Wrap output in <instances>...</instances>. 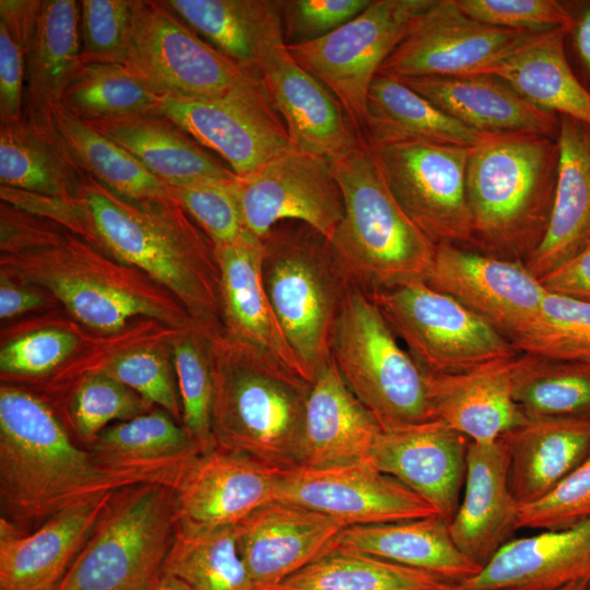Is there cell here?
<instances>
[{
    "instance_id": "obj_22",
    "label": "cell",
    "mask_w": 590,
    "mask_h": 590,
    "mask_svg": "<svg viewBox=\"0 0 590 590\" xmlns=\"http://www.w3.org/2000/svg\"><path fill=\"white\" fill-rule=\"evenodd\" d=\"M281 472L221 449L201 453L175 487L178 521L200 527L236 526L275 500Z\"/></svg>"
},
{
    "instance_id": "obj_1",
    "label": "cell",
    "mask_w": 590,
    "mask_h": 590,
    "mask_svg": "<svg viewBox=\"0 0 590 590\" xmlns=\"http://www.w3.org/2000/svg\"><path fill=\"white\" fill-rule=\"evenodd\" d=\"M0 231V271L47 292L92 330L115 333L139 317L172 331L198 328L166 288L51 220L1 202Z\"/></svg>"
},
{
    "instance_id": "obj_28",
    "label": "cell",
    "mask_w": 590,
    "mask_h": 590,
    "mask_svg": "<svg viewBox=\"0 0 590 590\" xmlns=\"http://www.w3.org/2000/svg\"><path fill=\"white\" fill-rule=\"evenodd\" d=\"M398 80L474 130L486 133H533L557 139L559 116L529 103L510 85L492 74Z\"/></svg>"
},
{
    "instance_id": "obj_56",
    "label": "cell",
    "mask_w": 590,
    "mask_h": 590,
    "mask_svg": "<svg viewBox=\"0 0 590 590\" xmlns=\"http://www.w3.org/2000/svg\"><path fill=\"white\" fill-rule=\"evenodd\" d=\"M550 293L590 304V243L575 257L540 279Z\"/></svg>"
},
{
    "instance_id": "obj_8",
    "label": "cell",
    "mask_w": 590,
    "mask_h": 590,
    "mask_svg": "<svg viewBox=\"0 0 590 590\" xmlns=\"http://www.w3.org/2000/svg\"><path fill=\"white\" fill-rule=\"evenodd\" d=\"M178 522L175 488L114 492L56 590H148L162 575Z\"/></svg>"
},
{
    "instance_id": "obj_27",
    "label": "cell",
    "mask_w": 590,
    "mask_h": 590,
    "mask_svg": "<svg viewBox=\"0 0 590 590\" xmlns=\"http://www.w3.org/2000/svg\"><path fill=\"white\" fill-rule=\"evenodd\" d=\"M517 358L459 374L426 373L432 418L471 442L497 441L527 418L512 391Z\"/></svg>"
},
{
    "instance_id": "obj_46",
    "label": "cell",
    "mask_w": 590,
    "mask_h": 590,
    "mask_svg": "<svg viewBox=\"0 0 590 590\" xmlns=\"http://www.w3.org/2000/svg\"><path fill=\"white\" fill-rule=\"evenodd\" d=\"M514 345L520 353L590 361V304L546 291L538 321Z\"/></svg>"
},
{
    "instance_id": "obj_36",
    "label": "cell",
    "mask_w": 590,
    "mask_h": 590,
    "mask_svg": "<svg viewBox=\"0 0 590 590\" xmlns=\"http://www.w3.org/2000/svg\"><path fill=\"white\" fill-rule=\"evenodd\" d=\"M88 447L107 467L154 473L174 488L201 455L182 425L162 409L106 427Z\"/></svg>"
},
{
    "instance_id": "obj_40",
    "label": "cell",
    "mask_w": 590,
    "mask_h": 590,
    "mask_svg": "<svg viewBox=\"0 0 590 590\" xmlns=\"http://www.w3.org/2000/svg\"><path fill=\"white\" fill-rule=\"evenodd\" d=\"M163 3L213 47L260 80V45L279 14L271 0H165Z\"/></svg>"
},
{
    "instance_id": "obj_32",
    "label": "cell",
    "mask_w": 590,
    "mask_h": 590,
    "mask_svg": "<svg viewBox=\"0 0 590 590\" xmlns=\"http://www.w3.org/2000/svg\"><path fill=\"white\" fill-rule=\"evenodd\" d=\"M332 550L375 556L430 573L450 583H462L482 568L458 548L449 522L438 515L345 527Z\"/></svg>"
},
{
    "instance_id": "obj_61",
    "label": "cell",
    "mask_w": 590,
    "mask_h": 590,
    "mask_svg": "<svg viewBox=\"0 0 590 590\" xmlns=\"http://www.w3.org/2000/svg\"><path fill=\"white\" fill-rule=\"evenodd\" d=\"M590 582L587 581H578V582H571L558 590H587Z\"/></svg>"
},
{
    "instance_id": "obj_51",
    "label": "cell",
    "mask_w": 590,
    "mask_h": 590,
    "mask_svg": "<svg viewBox=\"0 0 590 590\" xmlns=\"http://www.w3.org/2000/svg\"><path fill=\"white\" fill-rule=\"evenodd\" d=\"M80 3L82 62L125 64L133 0H83Z\"/></svg>"
},
{
    "instance_id": "obj_20",
    "label": "cell",
    "mask_w": 590,
    "mask_h": 590,
    "mask_svg": "<svg viewBox=\"0 0 590 590\" xmlns=\"http://www.w3.org/2000/svg\"><path fill=\"white\" fill-rule=\"evenodd\" d=\"M468 438L438 420L380 432L366 460L450 522L459 507Z\"/></svg>"
},
{
    "instance_id": "obj_12",
    "label": "cell",
    "mask_w": 590,
    "mask_h": 590,
    "mask_svg": "<svg viewBox=\"0 0 590 590\" xmlns=\"http://www.w3.org/2000/svg\"><path fill=\"white\" fill-rule=\"evenodd\" d=\"M123 66L160 96H222L261 82L200 39L163 1L133 0Z\"/></svg>"
},
{
    "instance_id": "obj_31",
    "label": "cell",
    "mask_w": 590,
    "mask_h": 590,
    "mask_svg": "<svg viewBox=\"0 0 590 590\" xmlns=\"http://www.w3.org/2000/svg\"><path fill=\"white\" fill-rule=\"evenodd\" d=\"M499 439L509 453V485L519 504L536 500L590 450V415L526 418Z\"/></svg>"
},
{
    "instance_id": "obj_43",
    "label": "cell",
    "mask_w": 590,
    "mask_h": 590,
    "mask_svg": "<svg viewBox=\"0 0 590 590\" xmlns=\"http://www.w3.org/2000/svg\"><path fill=\"white\" fill-rule=\"evenodd\" d=\"M512 391L527 418L590 415V361L521 353Z\"/></svg>"
},
{
    "instance_id": "obj_25",
    "label": "cell",
    "mask_w": 590,
    "mask_h": 590,
    "mask_svg": "<svg viewBox=\"0 0 590 590\" xmlns=\"http://www.w3.org/2000/svg\"><path fill=\"white\" fill-rule=\"evenodd\" d=\"M213 251L220 271L223 334L266 352L309 381L267 295L262 240L246 232L235 243L213 246Z\"/></svg>"
},
{
    "instance_id": "obj_57",
    "label": "cell",
    "mask_w": 590,
    "mask_h": 590,
    "mask_svg": "<svg viewBox=\"0 0 590 590\" xmlns=\"http://www.w3.org/2000/svg\"><path fill=\"white\" fill-rule=\"evenodd\" d=\"M42 0H1L0 23L26 56L37 33Z\"/></svg>"
},
{
    "instance_id": "obj_26",
    "label": "cell",
    "mask_w": 590,
    "mask_h": 590,
    "mask_svg": "<svg viewBox=\"0 0 590 590\" xmlns=\"http://www.w3.org/2000/svg\"><path fill=\"white\" fill-rule=\"evenodd\" d=\"M578 581L590 582V519L508 541L460 585L467 590H558Z\"/></svg>"
},
{
    "instance_id": "obj_45",
    "label": "cell",
    "mask_w": 590,
    "mask_h": 590,
    "mask_svg": "<svg viewBox=\"0 0 590 590\" xmlns=\"http://www.w3.org/2000/svg\"><path fill=\"white\" fill-rule=\"evenodd\" d=\"M213 338L199 328H190L175 332L172 340L181 425L201 453L216 449L212 433Z\"/></svg>"
},
{
    "instance_id": "obj_54",
    "label": "cell",
    "mask_w": 590,
    "mask_h": 590,
    "mask_svg": "<svg viewBox=\"0 0 590 590\" xmlns=\"http://www.w3.org/2000/svg\"><path fill=\"white\" fill-rule=\"evenodd\" d=\"M373 0L279 1L284 43L304 44L326 36L363 12Z\"/></svg>"
},
{
    "instance_id": "obj_48",
    "label": "cell",
    "mask_w": 590,
    "mask_h": 590,
    "mask_svg": "<svg viewBox=\"0 0 590 590\" xmlns=\"http://www.w3.org/2000/svg\"><path fill=\"white\" fill-rule=\"evenodd\" d=\"M170 363L161 344H144L123 351L98 367L126 385L149 403L170 414L181 424V403Z\"/></svg>"
},
{
    "instance_id": "obj_6",
    "label": "cell",
    "mask_w": 590,
    "mask_h": 590,
    "mask_svg": "<svg viewBox=\"0 0 590 590\" xmlns=\"http://www.w3.org/2000/svg\"><path fill=\"white\" fill-rule=\"evenodd\" d=\"M344 216L329 243L366 294L424 281L435 247L399 205L366 141L330 162Z\"/></svg>"
},
{
    "instance_id": "obj_62",
    "label": "cell",
    "mask_w": 590,
    "mask_h": 590,
    "mask_svg": "<svg viewBox=\"0 0 590 590\" xmlns=\"http://www.w3.org/2000/svg\"><path fill=\"white\" fill-rule=\"evenodd\" d=\"M440 590H467V589H464L463 586L460 583H451Z\"/></svg>"
},
{
    "instance_id": "obj_4",
    "label": "cell",
    "mask_w": 590,
    "mask_h": 590,
    "mask_svg": "<svg viewBox=\"0 0 590 590\" xmlns=\"http://www.w3.org/2000/svg\"><path fill=\"white\" fill-rule=\"evenodd\" d=\"M216 449L279 471L302 464L311 384L275 357L224 334L212 340Z\"/></svg>"
},
{
    "instance_id": "obj_34",
    "label": "cell",
    "mask_w": 590,
    "mask_h": 590,
    "mask_svg": "<svg viewBox=\"0 0 590 590\" xmlns=\"http://www.w3.org/2000/svg\"><path fill=\"white\" fill-rule=\"evenodd\" d=\"M81 3L44 0L34 42L25 56L23 118L47 125L82 67Z\"/></svg>"
},
{
    "instance_id": "obj_58",
    "label": "cell",
    "mask_w": 590,
    "mask_h": 590,
    "mask_svg": "<svg viewBox=\"0 0 590 590\" xmlns=\"http://www.w3.org/2000/svg\"><path fill=\"white\" fill-rule=\"evenodd\" d=\"M48 304L49 298L43 292L0 271V318L2 320L39 309Z\"/></svg>"
},
{
    "instance_id": "obj_63",
    "label": "cell",
    "mask_w": 590,
    "mask_h": 590,
    "mask_svg": "<svg viewBox=\"0 0 590 590\" xmlns=\"http://www.w3.org/2000/svg\"><path fill=\"white\" fill-rule=\"evenodd\" d=\"M587 590H590V585H589V587H588V589H587Z\"/></svg>"
},
{
    "instance_id": "obj_30",
    "label": "cell",
    "mask_w": 590,
    "mask_h": 590,
    "mask_svg": "<svg viewBox=\"0 0 590 590\" xmlns=\"http://www.w3.org/2000/svg\"><path fill=\"white\" fill-rule=\"evenodd\" d=\"M559 166L546 233L526 262L539 280L590 243V126L559 116Z\"/></svg>"
},
{
    "instance_id": "obj_11",
    "label": "cell",
    "mask_w": 590,
    "mask_h": 590,
    "mask_svg": "<svg viewBox=\"0 0 590 590\" xmlns=\"http://www.w3.org/2000/svg\"><path fill=\"white\" fill-rule=\"evenodd\" d=\"M367 144L394 199L434 245L475 250L467 199L471 148L430 141Z\"/></svg>"
},
{
    "instance_id": "obj_5",
    "label": "cell",
    "mask_w": 590,
    "mask_h": 590,
    "mask_svg": "<svg viewBox=\"0 0 590 590\" xmlns=\"http://www.w3.org/2000/svg\"><path fill=\"white\" fill-rule=\"evenodd\" d=\"M559 166L557 140L491 133L470 149L467 199L475 250L526 263L546 233Z\"/></svg>"
},
{
    "instance_id": "obj_29",
    "label": "cell",
    "mask_w": 590,
    "mask_h": 590,
    "mask_svg": "<svg viewBox=\"0 0 590 590\" xmlns=\"http://www.w3.org/2000/svg\"><path fill=\"white\" fill-rule=\"evenodd\" d=\"M380 432L331 361L312 381L307 397L300 465L329 468L364 462Z\"/></svg>"
},
{
    "instance_id": "obj_9",
    "label": "cell",
    "mask_w": 590,
    "mask_h": 590,
    "mask_svg": "<svg viewBox=\"0 0 590 590\" xmlns=\"http://www.w3.org/2000/svg\"><path fill=\"white\" fill-rule=\"evenodd\" d=\"M331 358L382 430L433 420L426 371L355 283L334 326Z\"/></svg>"
},
{
    "instance_id": "obj_18",
    "label": "cell",
    "mask_w": 590,
    "mask_h": 590,
    "mask_svg": "<svg viewBox=\"0 0 590 590\" xmlns=\"http://www.w3.org/2000/svg\"><path fill=\"white\" fill-rule=\"evenodd\" d=\"M260 80L298 151L332 162L363 140L338 99L290 54L280 14L261 40Z\"/></svg>"
},
{
    "instance_id": "obj_16",
    "label": "cell",
    "mask_w": 590,
    "mask_h": 590,
    "mask_svg": "<svg viewBox=\"0 0 590 590\" xmlns=\"http://www.w3.org/2000/svg\"><path fill=\"white\" fill-rule=\"evenodd\" d=\"M424 282L477 315L512 344L538 321L546 290L526 263L439 244Z\"/></svg>"
},
{
    "instance_id": "obj_17",
    "label": "cell",
    "mask_w": 590,
    "mask_h": 590,
    "mask_svg": "<svg viewBox=\"0 0 590 590\" xmlns=\"http://www.w3.org/2000/svg\"><path fill=\"white\" fill-rule=\"evenodd\" d=\"M244 226L263 239L279 223H305L330 239L344 199L330 162L298 150L282 154L234 182Z\"/></svg>"
},
{
    "instance_id": "obj_49",
    "label": "cell",
    "mask_w": 590,
    "mask_h": 590,
    "mask_svg": "<svg viewBox=\"0 0 590 590\" xmlns=\"http://www.w3.org/2000/svg\"><path fill=\"white\" fill-rule=\"evenodd\" d=\"M235 181L169 186L170 198L194 221L212 246L235 243L247 232L234 189Z\"/></svg>"
},
{
    "instance_id": "obj_14",
    "label": "cell",
    "mask_w": 590,
    "mask_h": 590,
    "mask_svg": "<svg viewBox=\"0 0 590 590\" xmlns=\"http://www.w3.org/2000/svg\"><path fill=\"white\" fill-rule=\"evenodd\" d=\"M545 33L489 26L465 15L456 0H433L378 73L397 79L481 74Z\"/></svg>"
},
{
    "instance_id": "obj_52",
    "label": "cell",
    "mask_w": 590,
    "mask_h": 590,
    "mask_svg": "<svg viewBox=\"0 0 590 590\" xmlns=\"http://www.w3.org/2000/svg\"><path fill=\"white\" fill-rule=\"evenodd\" d=\"M78 345V337L61 328H43L28 332L1 347V375L5 378L47 375L62 364Z\"/></svg>"
},
{
    "instance_id": "obj_42",
    "label": "cell",
    "mask_w": 590,
    "mask_h": 590,
    "mask_svg": "<svg viewBox=\"0 0 590 590\" xmlns=\"http://www.w3.org/2000/svg\"><path fill=\"white\" fill-rule=\"evenodd\" d=\"M448 585L424 570L332 550L268 590H440Z\"/></svg>"
},
{
    "instance_id": "obj_59",
    "label": "cell",
    "mask_w": 590,
    "mask_h": 590,
    "mask_svg": "<svg viewBox=\"0 0 590 590\" xmlns=\"http://www.w3.org/2000/svg\"><path fill=\"white\" fill-rule=\"evenodd\" d=\"M569 16L566 28L582 72L590 82V0L563 1Z\"/></svg>"
},
{
    "instance_id": "obj_13",
    "label": "cell",
    "mask_w": 590,
    "mask_h": 590,
    "mask_svg": "<svg viewBox=\"0 0 590 590\" xmlns=\"http://www.w3.org/2000/svg\"><path fill=\"white\" fill-rule=\"evenodd\" d=\"M432 1L373 0L357 16L326 36L286 47L295 61L338 99L362 135L373 80L413 19Z\"/></svg>"
},
{
    "instance_id": "obj_41",
    "label": "cell",
    "mask_w": 590,
    "mask_h": 590,
    "mask_svg": "<svg viewBox=\"0 0 590 590\" xmlns=\"http://www.w3.org/2000/svg\"><path fill=\"white\" fill-rule=\"evenodd\" d=\"M162 574L190 590H257L240 557L235 526L177 522Z\"/></svg>"
},
{
    "instance_id": "obj_23",
    "label": "cell",
    "mask_w": 590,
    "mask_h": 590,
    "mask_svg": "<svg viewBox=\"0 0 590 590\" xmlns=\"http://www.w3.org/2000/svg\"><path fill=\"white\" fill-rule=\"evenodd\" d=\"M113 494L66 509L31 532L0 518V590H56Z\"/></svg>"
},
{
    "instance_id": "obj_3",
    "label": "cell",
    "mask_w": 590,
    "mask_h": 590,
    "mask_svg": "<svg viewBox=\"0 0 590 590\" xmlns=\"http://www.w3.org/2000/svg\"><path fill=\"white\" fill-rule=\"evenodd\" d=\"M144 483L173 487L154 473L103 464L72 441L46 402L0 387V518L31 532L66 509Z\"/></svg>"
},
{
    "instance_id": "obj_7",
    "label": "cell",
    "mask_w": 590,
    "mask_h": 590,
    "mask_svg": "<svg viewBox=\"0 0 590 590\" xmlns=\"http://www.w3.org/2000/svg\"><path fill=\"white\" fill-rule=\"evenodd\" d=\"M262 243L267 295L312 384L332 361L334 326L354 282L329 239L305 223L281 222Z\"/></svg>"
},
{
    "instance_id": "obj_37",
    "label": "cell",
    "mask_w": 590,
    "mask_h": 590,
    "mask_svg": "<svg viewBox=\"0 0 590 590\" xmlns=\"http://www.w3.org/2000/svg\"><path fill=\"white\" fill-rule=\"evenodd\" d=\"M488 134L450 117L393 76L378 73L371 82L362 131L369 144L430 141L473 148Z\"/></svg>"
},
{
    "instance_id": "obj_10",
    "label": "cell",
    "mask_w": 590,
    "mask_h": 590,
    "mask_svg": "<svg viewBox=\"0 0 590 590\" xmlns=\"http://www.w3.org/2000/svg\"><path fill=\"white\" fill-rule=\"evenodd\" d=\"M367 295L426 373L459 374L521 354L491 324L424 281Z\"/></svg>"
},
{
    "instance_id": "obj_21",
    "label": "cell",
    "mask_w": 590,
    "mask_h": 590,
    "mask_svg": "<svg viewBox=\"0 0 590 590\" xmlns=\"http://www.w3.org/2000/svg\"><path fill=\"white\" fill-rule=\"evenodd\" d=\"M345 526L319 511L272 500L235 526L240 557L257 590H268L332 551Z\"/></svg>"
},
{
    "instance_id": "obj_50",
    "label": "cell",
    "mask_w": 590,
    "mask_h": 590,
    "mask_svg": "<svg viewBox=\"0 0 590 590\" xmlns=\"http://www.w3.org/2000/svg\"><path fill=\"white\" fill-rule=\"evenodd\" d=\"M590 519V450L552 489L520 504L517 530H563Z\"/></svg>"
},
{
    "instance_id": "obj_47",
    "label": "cell",
    "mask_w": 590,
    "mask_h": 590,
    "mask_svg": "<svg viewBox=\"0 0 590 590\" xmlns=\"http://www.w3.org/2000/svg\"><path fill=\"white\" fill-rule=\"evenodd\" d=\"M155 406L101 369H93L73 390L68 415L73 430L91 444L113 421H128Z\"/></svg>"
},
{
    "instance_id": "obj_38",
    "label": "cell",
    "mask_w": 590,
    "mask_h": 590,
    "mask_svg": "<svg viewBox=\"0 0 590 590\" xmlns=\"http://www.w3.org/2000/svg\"><path fill=\"white\" fill-rule=\"evenodd\" d=\"M49 123L26 119L0 125L1 186L71 198L84 177Z\"/></svg>"
},
{
    "instance_id": "obj_55",
    "label": "cell",
    "mask_w": 590,
    "mask_h": 590,
    "mask_svg": "<svg viewBox=\"0 0 590 590\" xmlns=\"http://www.w3.org/2000/svg\"><path fill=\"white\" fill-rule=\"evenodd\" d=\"M25 55L0 23V125L23 119Z\"/></svg>"
},
{
    "instance_id": "obj_15",
    "label": "cell",
    "mask_w": 590,
    "mask_h": 590,
    "mask_svg": "<svg viewBox=\"0 0 590 590\" xmlns=\"http://www.w3.org/2000/svg\"><path fill=\"white\" fill-rule=\"evenodd\" d=\"M160 114L221 155L237 177L297 150L262 82L222 96L164 95Z\"/></svg>"
},
{
    "instance_id": "obj_33",
    "label": "cell",
    "mask_w": 590,
    "mask_h": 590,
    "mask_svg": "<svg viewBox=\"0 0 590 590\" xmlns=\"http://www.w3.org/2000/svg\"><path fill=\"white\" fill-rule=\"evenodd\" d=\"M85 122L125 148L168 186L238 178L231 167L160 113Z\"/></svg>"
},
{
    "instance_id": "obj_2",
    "label": "cell",
    "mask_w": 590,
    "mask_h": 590,
    "mask_svg": "<svg viewBox=\"0 0 590 590\" xmlns=\"http://www.w3.org/2000/svg\"><path fill=\"white\" fill-rule=\"evenodd\" d=\"M62 226L170 292L193 323L223 334L220 271L213 246L173 199H134L84 175L64 198Z\"/></svg>"
},
{
    "instance_id": "obj_60",
    "label": "cell",
    "mask_w": 590,
    "mask_h": 590,
    "mask_svg": "<svg viewBox=\"0 0 590 590\" xmlns=\"http://www.w3.org/2000/svg\"><path fill=\"white\" fill-rule=\"evenodd\" d=\"M148 590H190L179 579L162 574Z\"/></svg>"
},
{
    "instance_id": "obj_44",
    "label": "cell",
    "mask_w": 590,
    "mask_h": 590,
    "mask_svg": "<svg viewBox=\"0 0 590 590\" xmlns=\"http://www.w3.org/2000/svg\"><path fill=\"white\" fill-rule=\"evenodd\" d=\"M162 96L123 64L83 63L68 86L62 107L88 120L160 113Z\"/></svg>"
},
{
    "instance_id": "obj_53",
    "label": "cell",
    "mask_w": 590,
    "mask_h": 590,
    "mask_svg": "<svg viewBox=\"0 0 590 590\" xmlns=\"http://www.w3.org/2000/svg\"><path fill=\"white\" fill-rule=\"evenodd\" d=\"M469 17L483 24L524 32L567 28L569 16L557 0H456Z\"/></svg>"
},
{
    "instance_id": "obj_19",
    "label": "cell",
    "mask_w": 590,
    "mask_h": 590,
    "mask_svg": "<svg viewBox=\"0 0 590 590\" xmlns=\"http://www.w3.org/2000/svg\"><path fill=\"white\" fill-rule=\"evenodd\" d=\"M275 499L319 511L345 527L437 515L414 492L366 461L282 471Z\"/></svg>"
},
{
    "instance_id": "obj_24",
    "label": "cell",
    "mask_w": 590,
    "mask_h": 590,
    "mask_svg": "<svg viewBox=\"0 0 590 590\" xmlns=\"http://www.w3.org/2000/svg\"><path fill=\"white\" fill-rule=\"evenodd\" d=\"M519 503L509 485V453L502 439L469 442L462 502L449 522L455 544L483 567L517 530Z\"/></svg>"
},
{
    "instance_id": "obj_35",
    "label": "cell",
    "mask_w": 590,
    "mask_h": 590,
    "mask_svg": "<svg viewBox=\"0 0 590 590\" xmlns=\"http://www.w3.org/2000/svg\"><path fill=\"white\" fill-rule=\"evenodd\" d=\"M566 39L565 27L548 31L481 74L499 78L545 111L590 126V91L568 62Z\"/></svg>"
},
{
    "instance_id": "obj_39",
    "label": "cell",
    "mask_w": 590,
    "mask_h": 590,
    "mask_svg": "<svg viewBox=\"0 0 590 590\" xmlns=\"http://www.w3.org/2000/svg\"><path fill=\"white\" fill-rule=\"evenodd\" d=\"M48 123L85 175L130 198H170L169 186L135 156L64 107H59Z\"/></svg>"
}]
</instances>
